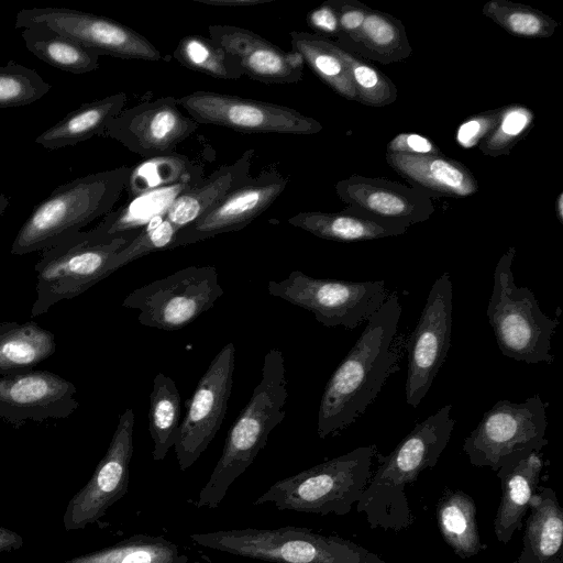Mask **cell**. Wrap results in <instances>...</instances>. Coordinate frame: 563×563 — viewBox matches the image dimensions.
Masks as SVG:
<instances>
[{
    "instance_id": "6da1fadb",
    "label": "cell",
    "mask_w": 563,
    "mask_h": 563,
    "mask_svg": "<svg viewBox=\"0 0 563 563\" xmlns=\"http://www.w3.org/2000/svg\"><path fill=\"white\" fill-rule=\"evenodd\" d=\"M401 306L396 291L367 320L353 347L325 384L317 433L334 437L374 402L387 378L399 369L405 340L398 334Z\"/></svg>"
},
{
    "instance_id": "7a4b0ae2",
    "label": "cell",
    "mask_w": 563,
    "mask_h": 563,
    "mask_svg": "<svg viewBox=\"0 0 563 563\" xmlns=\"http://www.w3.org/2000/svg\"><path fill=\"white\" fill-rule=\"evenodd\" d=\"M451 411L452 405L443 406L418 422L388 455L377 452L379 466L356 503L371 529L398 532L413 523L406 486L438 463L454 429Z\"/></svg>"
},
{
    "instance_id": "3957f363",
    "label": "cell",
    "mask_w": 563,
    "mask_h": 563,
    "mask_svg": "<svg viewBox=\"0 0 563 563\" xmlns=\"http://www.w3.org/2000/svg\"><path fill=\"white\" fill-rule=\"evenodd\" d=\"M287 385L284 355L272 347L264 356L258 384L228 431L219 461L197 499L191 501L195 507L218 508L229 487L265 448L272 430L286 417Z\"/></svg>"
},
{
    "instance_id": "277c9868",
    "label": "cell",
    "mask_w": 563,
    "mask_h": 563,
    "mask_svg": "<svg viewBox=\"0 0 563 563\" xmlns=\"http://www.w3.org/2000/svg\"><path fill=\"white\" fill-rule=\"evenodd\" d=\"M131 167L77 177L56 187L26 218L11 246L12 255L47 250L112 211L125 190Z\"/></svg>"
},
{
    "instance_id": "5b68a950",
    "label": "cell",
    "mask_w": 563,
    "mask_h": 563,
    "mask_svg": "<svg viewBox=\"0 0 563 563\" xmlns=\"http://www.w3.org/2000/svg\"><path fill=\"white\" fill-rule=\"evenodd\" d=\"M189 538L205 548L271 563H388L355 542L306 527L218 530Z\"/></svg>"
},
{
    "instance_id": "8992f818",
    "label": "cell",
    "mask_w": 563,
    "mask_h": 563,
    "mask_svg": "<svg viewBox=\"0 0 563 563\" xmlns=\"http://www.w3.org/2000/svg\"><path fill=\"white\" fill-rule=\"evenodd\" d=\"M377 452L376 444L358 446L279 479L253 505L273 504L278 510L344 516L367 487Z\"/></svg>"
},
{
    "instance_id": "52a82bcc",
    "label": "cell",
    "mask_w": 563,
    "mask_h": 563,
    "mask_svg": "<svg viewBox=\"0 0 563 563\" xmlns=\"http://www.w3.org/2000/svg\"><path fill=\"white\" fill-rule=\"evenodd\" d=\"M515 254L516 249L510 246L496 264L486 316L504 356L530 365H551V341L559 321L541 310L529 287L516 285Z\"/></svg>"
},
{
    "instance_id": "ba28073f",
    "label": "cell",
    "mask_w": 563,
    "mask_h": 563,
    "mask_svg": "<svg viewBox=\"0 0 563 563\" xmlns=\"http://www.w3.org/2000/svg\"><path fill=\"white\" fill-rule=\"evenodd\" d=\"M140 230L101 239L91 230L76 232L42 251L36 272V299L32 317L46 313L57 302L75 298L109 276L108 264Z\"/></svg>"
},
{
    "instance_id": "9c48e42d",
    "label": "cell",
    "mask_w": 563,
    "mask_h": 563,
    "mask_svg": "<svg viewBox=\"0 0 563 563\" xmlns=\"http://www.w3.org/2000/svg\"><path fill=\"white\" fill-rule=\"evenodd\" d=\"M547 404L539 394L522 402L498 400L464 439L463 451L476 467L495 473L547 444Z\"/></svg>"
},
{
    "instance_id": "30bf717a",
    "label": "cell",
    "mask_w": 563,
    "mask_h": 563,
    "mask_svg": "<svg viewBox=\"0 0 563 563\" xmlns=\"http://www.w3.org/2000/svg\"><path fill=\"white\" fill-rule=\"evenodd\" d=\"M269 295L314 314L328 328L353 330L367 322L380 308L389 291L385 280L349 282L309 276L292 271L286 278L269 280Z\"/></svg>"
},
{
    "instance_id": "8fae6325",
    "label": "cell",
    "mask_w": 563,
    "mask_h": 563,
    "mask_svg": "<svg viewBox=\"0 0 563 563\" xmlns=\"http://www.w3.org/2000/svg\"><path fill=\"white\" fill-rule=\"evenodd\" d=\"M223 296L213 266H188L131 291L122 307L140 311L142 325L163 331L187 327Z\"/></svg>"
},
{
    "instance_id": "7c38bea8",
    "label": "cell",
    "mask_w": 563,
    "mask_h": 563,
    "mask_svg": "<svg viewBox=\"0 0 563 563\" xmlns=\"http://www.w3.org/2000/svg\"><path fill=\"white\" fill-rule=\"evenodd\" d=\"M45 26L100 55L157 62L161 52L146 37L112 19L68 8L22 9L15 27Z\"/></svg>"
},
{
    "instance_id": "4fadbf2b",
    "label": "cell",
    "mask_w": 563,
    "mask_h": 563,
    "mask_svg": "<svg viewBox=\"0 0 563 563\" xmlns=\"http://www.w3.org/2000/svg\"><path fill=\"white\" fill-rule=\"evenodd\" d=\"M453 286L449 273L439 276L429 291L419 320L407 338L406 401L417 408L448 357L452 333Z\"/></svg>"
},
{
    "instance_id": "5bb4252c",
    "label": "cell",
    "mask_w": 563,
    "mask_h": 563,
    "mask_svg": "<svg viewBox=\"0 0 563 563\" xmlns=\"http://www.w3.org/2000/svg\"><path fill=\"white\" fill-rule=\"evenodd\" d=\"M235 346L220 349L187 401L174 451L180 471L189 468L214 439L225 417L233 386Z\"/></svg>"
},
{
    "instance_id": "9a60e30c",
    "label": "cell",
    "mask_w": 563,
    "mask_h": 563,
    "mask_svg": "<svg viewBox=\"0 0 563 563\" xmlns=\"http://www.w3.org/2000/svg\"><path fill=\"white\" fill-rule=\"evenodd\" d=\"M198 123L214 124L242 133L316 134L322 124L286 106L212 91H195L177 98Z\"/></svg>"
},
{
    "instance_id": "2e32d148",
    "label": "cell",
    "mask_w": 563,
    "mask_h": 563,
    "mask_svg": "<svg viewBox=\"0 0 563 563\" xmlns=\"http://www.w3.org/2000/svg\"><path fill=\"white\" fill-rule=\"evenodd\" d=\"M134 412L126 408L88 483L67 504L63 516L66 531L84 529L99 521L128 492L133 454Z\"/></svg>"
},
{
    "instance_id": "e0dca14e",
    "label": "cell",
    "mask_w": 563,
    "mask_h": 563,
    "mask_svg": "<svg viewBox=\"0 0 563 563\" xmlns=\"http://www.w3.org/2000/svg\"><path fill=\"white\" fill-rule=\"evenodd\" d=\"M198 126L196 120L180 112L177 98L167 96L123 109L109 121L102 136L146 159L174 152Z\"/></svg>"
},
{
    "instance_id": "ac0fdd59",
    "label": "cell",
    "mask_w": 563,
    "mask_h": 563,
    "mask_svg": "<svg viewBox=\"0 0 563 563\" xmlns=\"http://www.w3.org/2000/svg\"><path fill=\"white\" fill-rule=\"evenodd\" d=\"M76 393L71 382L48 371L1 375L0 418L15 429L26 421L64 419L79 406Z\"/></svg>"
},
{
    "instance_id": "d6986e66",
    "label": "cell",
    "mask_w": 563,
    "mask_h": 563,
    "mask_svg": "<svg viewBox=\"0 0 563 563\" xmlns=\"http://www.w3.org/2000/svg\"><path fill=\"white\" fill-rule=\"evenodd\" d=\"M288 181L287 176L276 170L252 177L195 222L180 229L169 250L243 229L282 195Z\"/></svg>"
},
{
    "instance_id": "ffe728a7",
    "label": "cell",
    "mask_w": 563,
    "mask_h": 563,
    "mask_svg": "<svg viewBox=\"0 0 563 563\" xmlns=\"http://www.w3.org/2000/svg\"><path fill=\"white\" fill-rule=\"evenodd\" d=\"M335 192L354 212L407 228L427 221L434 212L431 197L386 178L351 175L336 183Z\"/></svg>"
},
{
    "instance_id": "44dd1931",
    "label": "cell",
    "mask_w": 563,
    "mask_h": 563,
    "mask_svg": "<svg viewBox=\"0 0 563 563\" xmlns=\"http://www.w3.org/2000/svg\"><path fill=\"white\" fill-rule=\"evenodd\" d=\"M387 164L411 187L429 197L465 198L478 191V181L461 162L440 155L389 153Z\"/></svg>"
},
{
    "instance_id": "7402d4cb",
    "label": "cell",
    "mask_w": 563,
    "mask_h": 563,
    "mask_svg": "<svg viewBox=\"0 0 563 563\" xmlns=\"http://www.w3.org/2000/svg\"><path fill=\"white\" fill-rule=\"evenodd\" d=\"M542 467L541 451H534L496 472L501 481V498L494 519V532L500 543L507 544L522 528L530 500L539 487Z\"/></svg>"
},
{
    "instance_id": "603a6c76",
    "label": "cell",
    "mask_w": 563,
    "mask_h": 563,
    "mask_svg": "<svg viewBox=\"0 0 563 563\" xmlns=\"http://www.w3.org/2000/svg\"><path fill=\"white\" fill-rule=\"evenodd\" d=\"M254 153V150L245 151L233 163L221 166L208 178L180 194L166 211V219L178 231L195 222L231 191L252 178Z\"/></svg>"
},
{
    "instance_id": "cb8c5ba5",
    "label": "cell",
    "mask_w": 563,
    "mask_h": 563,
    "mask_svg": "<svg viewBox=\"0 0 563 563\" xmlns=\"http://www.w3.org/2000/svg\"><path fill=\"white\" fill-rule=\"evenodd\" d=\"M528 511L522 550L512 563H563V509L555 492L539 486Z\"/></svg>"
},
{
    "instance_id": "d4e9b609",
    "label": "cell",
    "mask_w": 563,
    "mask_h": 563,
    "mask_svg": "<svg viewBox=\"0 0 563 563\" xmlns=\"http://www.w3.org/2000/svg\"><path fill=\"white\" fill-rule=\"evenodd\" d=\"M287 223L318 238L357 242L401 235L408 228L385 222L345 209L340 212L301 211L287 219Z\"/></svg>"
},
{
    "instance_id": "484cf974",
    "label": "cell",
    "mask_w": 563,
    "mask_h": 563,
    "mask_svg": "<svg viewBox=\"0 0 563 563\" xmlns=\"http://www.w3.org/2000/svg\"><path fill=\"white\" fill-rule=\"evenodd\" d=\"M126 100V93L119 92L82 103L42 132L35 143L47 150H58L102 135L109 121L124 109Z\"/></svg>"
},
{
    "instance_id": "4316f807",
    "label": "cell",
    "mask_w": 563,
    "mask_h": 563,
    "mask_svg": "<svg viewBox=\"0 0 563 563\" xmlns=\"http://www.w3.org/2000/svg\"><path fill=\"white\" fill-rule=\"evenodd\" d=\"M55 351L54 333L36 322L0 323V376L34 369Z\"/></svg>"
},
{
    "instance_id": "83f0119b",
    "label": "cell",
    "mask_w": 563,
    "mask_h": 563,
    "mask_svg": "<svg viewBox=\"0 0 563 563\" xmlns=\"http://www.w3.org/2000/svg\"><path fill=\"white\" fill-rule=\"evenodd\" d=\"M339 46L363 59L383 65L401 62L412 54L402 22L374 9L366 16L355 40Z\"/></svg>"
},
{
    "instance_id": "f1b7e54d",
    "label": "cell",
    "mask_w": 563,
    "mask_h": 563,
    "mask_svg": "<svg viewBox=\"0 0 563 563\" xmlns=\"http://www.w3.org/2000/svg\"><path fill=\"white\" fill-rule=\"evenodd\" d=\"M438 528L448 545L461 559L477 555L482 543L474 499L460 489L445 488L437 504Z\"/></svg>"
},
{
    "instance_id": "f546056e",
    "label": "cell",
    "mask_w": 563,
    "mask_h": 563,
    "mask_svg": "<svg viewBox=\"0 0 563 563\" xmlns=\"http://www.w3.org/2000/svg\"><path fill=\"white\" fill-rule=\"evenodd\" d=\"M197 184H177L130 198L119 209L109 212L91 229L101 239H112L129 231L141 230L154 218L165 214L174 200Z\"/></svg>"
},
{
    "instance_id": "4dcf8cb0",
    "label": "cell",
    "mask_w": 563,
    "mask_h": 563,
    "mask_svg": "<svg viewBox=\"0 0 563 563\" xmlns=\"http://www.w3.org/2000/svg\"><path fill=\"white\" fill-rule=\"evenodd\" d=\"M290 40L291 49L324 84L346 100L357 101L347 68L332 40L308 32H291Z\"/></svg>"
},
{
    "instance_id": "1f68e13d",
    "label": "cell",
    "mask_w": 563,
    "mask_h": 563,
    "mask_svg": "<svg viewBox=\"0 0 563 563\" xmlns=\"http://www.w3.org/2000/svg\"><path fill=\"white\" fill-rule=\"evenodd\" d=\"M203 167L189 156L170 152L146 158L131 167L125 190L129 198L177 184H198Z\"/></svg>"
},
{
    "instance_id": "d6a6232c",
    "label": "cell",
    "mask_w": 563,
    "mask_h": 563,
    "mask_svg": "<svg viewBox=\"0 0 563 563\" xmlns=\"http://www.w3.org/2000/svg\"><path fill=\"white\" fill-rule=\"evenodd\" d=\"M21 36L31 53L55 68L71 74L99 68L97 53L45 26L24 29Z\"/></svg>"
},
{
    "instance_id": "836d02e7",
    "label": "cell",
    "mask_w": 563,
    "mask_h": 563,
    "mask_svg": "<svg viewBox=\"0 0 563 563\" xmlns=\"http://www.w3.org/2000/svg\"><path fill=\"white\" fill-rule=\"evenodd\" d=\"M177 544L162 536L133 534L113 545L62 563H186Z\"/></svg>"
},
{
    "instance_id": "e575fe53",
    "label": "cell",
    "mask_w": 563,
    "mask_h": 563,
    "mask_svg": "<svg viewBox=\"0 0 563 563\" xmlns=\"http://www.w3.org/2000/svg\"><path fill=\"white\" fill-rule=\"evenodd\" d=\"M180 400L176 383L164 373H158L154 377L148 409L154 461H163L176 442L181 422Z\"/></svg>"
},
{
    "instance_id": "d590c367",
    "label": "cell",
    "mask_w": 563,
    "mask_h": 563,
    "mask_svg": "<svg viewBox=\"0 0 563 563\" xmlns=\"http://www.w3.org/2000/svg\"><path fill=\"white\" fill-rule=\"evenodd\" d=\"M238 63L244 75L263 82L292 84L300 81L303 74V60L298 53H286L267 40L244 54Z\"/></svg>"
},
{
    "instance_id": "8d00e7d4",
    "label": "cell",
    "mask_w": 563,
    "mask_h": 563,
    "mask_svg": "<svg viewBox=\"0 0 563 563\" xmlns=\"http://www.w3.org/2000/svg\"><path fill=\"white\" fill-rule=\"evenodd\" d=\"M173 57L186 68L219 79H240L244 74L239 63L210 38L200 35L183 37Z\"/></svg>"
},
{
    "instance_id": "74e56055",
    "label": "cell",
    "mask_w": 563,
    "mask_h": 563,
    "mask_svg": "<svg viewBox=\"0 0 563 563\" xmlns=\"http://www.w3.org/2000/svg\"><path fill=\"white\" fill-rule=\"evenodd\" d=\"M482 12L507 33L525 38H547L553 35L558 22L530 5L509 0H489Z\"/></svg>"
},
{
    "instance_id": "f35d334b",
    "label": "cell",
    "mask_w": 563,
    "mask_h": 563,
    "mask_svg": "<svg viewBox=\"0 0 563 563\" xmlns=\"http://www.w3.org/2000/svg\"><path fill=\"white\" fill-rule=\"evenodd\" d=\"M335 46L347 68L357 102L371 107H385L396 101L397 87L389 77L365 59L344 51L336 43Z\"/></svg>"
},
{
    "instance_id": "ab89813d",
    "label": "cell",
    "mask_w": 563,
    "mask_h": 563,
    "mask_svg": "<svg viewBox=\"0 0 563 563\" xmlns=\"http://www.w3.org/2000/svg\"><path fill=\"white\" fill-rule=\"evenodd\" d=\"M534 113L525 104L501 107L500 118L493 131L479 143V151L489 157L509 156L514 146L529 133Z\"/></svg>"
},
{
    "instance_id": "60d3db41",
    "label": "cell",
    "mask_w": 563,
    "mask_h": 563,
    "mask_svg": "<svg viewBox=\"0 0 563 563\" xmlns=\"http://www.w3.org/2000/svg\"><path fill=\"white\" fill-rule=\"evenodd\" d=\"M51 89L35 69L14 60L0 66V108L22 107L35 102Z\"/></svg>"
},
{
    "instance_id": "b9f144b4",
    "label": "cell",
    "mask_w": 563,
    "mask_h": 563,
    "mask_svg": "<svg viewBox=\"0 0 563 563\" xmlns=\"http://www.w3.org/2000/svg\"><path fill=\"white\" fill-rule=\"evenodd\" d=\"M178 230L166 219L158 216L145 224L137 235L114 254L108 264L109 275L150 253L169 250Z\"/></svg>"
},
{
    "instance_id": "7bdbcfd3",
    "label": "cell",
    "mask_w": 563,
    "mask_h": 563,
    "mask_svg": "<svg viewBox=\"0 0 563 563\" xmlns=\"http://www.w3.org/2000/svg\"><path fill=\"white\" fill-rule=\"evenodd\" d=\"M208 32L209 38L236 62L265 40L250 30L232 25H210Z\"/></svg>"
},
{
    "instance_id": "ee69618b",
    "label": "cell",
    "mask_w": 563,
    "mask_h": 563,
    "mask_svg": "<svg viewBox=\"0 0 563 563\" xmlns=\"http://www.w3.org/2000/svg\"><path fill=\"white\" fill-rule=\"evenodd\" d=\"M338 14L340 36L334 41L338 45L353 42L366 16L373 10L357 0H330Z\"/></svg>"
},
{
    "instance_id": "f6af8a7d",
    "label": "cell",
    "mask_w": 563,
    "mask_h": 563,
    "mask_svg": "<svg viewBox=\"0 0 563 563\" xmlns=\"http://www.w3.org/2000/svg\"><path fill=\"white\" fill-rule=\"evenodd\" d=\"M501 107L474 114L463 121L455 132V141L463 148H473L493 131L500 118Z\"/></svg>"
},
{
    "instance_id": "bcb514c9",
    "label": "cell",
    "mask_w": 563,
    "mask_h": 563,
    "mask_svg": "<svg viewBox=\"0 0 563 563\" xmlns=\"http://www.w3.org/2000/svg\"><path fill=\"white\" fill-rule=\"evenodd\" d=\"M387 152L410 155H440L442 152L432 140L418 133H399L387 144Z\"/></svg>"
},
{
    "instance_id": "7dc6e473",
    "label": "cell",
    "mask_w": 563,
    "mask_h": 563,
    "mask_svg": "<svg viewBox=\"0 0 563 563\" xmlns=\"http://www.w3.org/2000/svg\"><path fill=\"white\" fill-rule=\"evenodd\" d=\"M307 22L317 35L327 38L340 36L338 14L330 0L311 10L307 15Z\"/></svg>"
},
{
    "instance_id": "c3c4849f",
    "label": "cell",
    "mask_w": 563,
    "mask_h": 563,
    "mask_svg": "<svg viewBox=\"0 0 563 563\" xmlns=\"http://www.w3.org/2000/svg\"><path fill=\"white\" fill-rule=\"evenodd\" d=\"M23 542L21 534L0 526V554L20 549Z\"/></svg>"
},
{
    "instance_id": "681fc988",
    "label": "cell",
    "mask_w": 563,
    "mask_h": 563,
    "mask_svg": "<svg viewBox=\"0 0 563 563\" xmlns=\"http://www.w3.org/2000/svg\"><path fill=\"white\" fill-rule=\"evenodd\" d=\"M198 3L208 4L212 7H228V8H238V7H251L266 2H271L273 0H194Z\"/></svg>"
},
{
    "instance_id": "f907efd6",
    "label": "cell",
    "mask_w": 563,
    "mask_h": 563,
    "mask_svg": "<svg viewBox=\"0 0 563 563\" xmlns=\"http://www.w3.org/2000/svg\"><path fill=\"white\" fill-rule=\"evenodd\" d=\"M555 212L559 221L563 223V192H560V195L556 198Z\"/></svg>"
},
{
    "instance_id": "816d5d0a",
    "label": "cell",
    "mask_w": 563,
    "mask_h": 563,
    "mask_svg": "<svg viewBox=\"0 0 563 563\" xmlns=\"http://www.w3.org/2000/svg\"><path fill=\"white\" fill-rule=\"evenodd\" d=\"M192 563H202V562H200V561H195V562H192ZM206 563H214V562L207 561Z\"/></svg>"
},
{
    "instance_id": "f5cc1de1",
    "label": "cell",
    "mask_w": 563,
    "mask_h": 563,
    "mask_svg": "<svg viewBox=\"0 0 563 563\" xmlns=\"http://www.w3.org/2000/svg\"><path fill=\"white\" fill-rule=\"evenodd\" d=\"M167 563H175V562H167Z\"/></svg>"
}]
</instances>
